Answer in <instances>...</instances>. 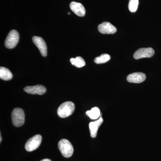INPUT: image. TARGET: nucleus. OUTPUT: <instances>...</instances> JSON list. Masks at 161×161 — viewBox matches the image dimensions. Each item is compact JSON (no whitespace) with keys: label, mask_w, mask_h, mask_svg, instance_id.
<instances>
[{"label":"nucleus","mask_w":161,"mask_h":161,"mask_svg":"<svg viewBox=\"0 0 161 161\" xmlns=\"http://www.w3.org/2000/svg\"><path fill=\"white\" fill-rule=\"evenodd\" d=\"M32 41L38 47L42 56L44 57H46L47 55V47L44 40L40 37L35 36L32 38Z\"/></svg>","instance_id":"0eeeda50"},{"label":"nucleus","mask_w":161,"mask_h":161,"mask_svg":"<svg viewBox=\"0 0 161 161\" xmlns=\"http://www.w3.org/2000/svg\"><path fill=\"white\" fill-rule=\"evenodd\" d=\"M42 142V136L40 135H36L30 138L25 145V149L28 152H31L37 149Z\"/></svg>","instance_id":"39448f33"},{"label":"nucleus","mask_w":161,"mask_h":161,"mask_svg":"<svg viewBox=\"0 0 161 161\" xmlns=\"http://www.w3.org/2000/svg\"><path fill=\"white\" fill-rule=\"evenodd\" d=\"M75 110V104L72 102L67 101L60 105L58 108L57 112L59 117L64 118L71 115Z\"/></svg>","instance_id":"f257e3e1"},{"label":"nucleus","mask_w":161,"mask_h":161,"mask_svg":"<svg viewBox=\"0 0 161 161\" xmlns=\"http://www.w3.org/2000/svg\"><path fill=\"white\" fill-rule=\"evenodd\" d=\"M146 79V75L142 73H134L130 74L127 77V80L131 83H140Z\"/></svg>","instance_id":"9d476101"},{"label":"nucleus","mask_w":161,"mask_h":161,"mask_svg":"<svg viewBox=\"0 0 161 161\" xmlns=\"http://www.w3.org/2000/svg\"><path fill=\"white\" fill-rule=\"evenodd\" d=\"M138 5V0H130L129 4V10L131 12H135L137 10Z\"/></svg>","instance_id":"f3484780"},{"label":"nucleus","mask_w":161,"mask_h":161,"mask_svg":"<svg viewBox=\"0 0 161 161\" xmlns=\"http://www.w3.org/2000/svg\"><path fill=\"white\" fill-rule=\"evenodd\" d=\"M40 161H52L51 160L49 159H44Z\"/></svg>","instance_id":"a211bd4d"},{"label":"nucleus","mask_w":161,"mask_h":161,"mask_svg":"<svg viewBox=\"0 0 161 161\" xmlns=\"http://www.w3.org/2000/svg\"><path fill=\"white\" fill-rule=\"evenodd\" d=\"M19 39V36L17 31L14 30L11 31L5 40V46L9 49L14 48L18 44Z\"/></svg>","instance_id":"20e7f679"},{"label":"nucleus","mask_w":161,"mask_h":161,"mask_svg":"<svg viewBox=\"0 0 161 161\" xmlns=\"http://www.w3.org/2000/svg\"><path fill=\"white\" fill-rule=\"evenodd\" d=\"M98 30L103 34H113L117 31L116 27L109 22H104L99 24Z\"/></svg>","instance_id":"6e6552de"},{"label":"nucleus","mask_w":161,"mask_h":161,"mask_svg":"<svg viewBox=\"0 0 161 161\" xmlns=\"http://www.w3.org/2000/svg\"><path fill=\"white\" fill-rule=\"evenodd\" d=\"M86 114L92 119H97L101 115L100 110L98 107H94L90 111H87Z\"/></svg>","instance_id":"4468645a"},{"label":"nucleus","mask_w":161,"mask_h":161,"mask_svg":"<svg viewBox=\"0 0 161 161\" xmlns=\"http://www.w3.org/2000/svg\"><path fill=\"white\" fill-rule=\"evenodd\" d=\"M72 65H75L78 68H81L86 65L84 60L80 57H76L75 58H71L70 60Z\"/></svg>","instance_id":"2eb2a0df"},{"label":"nucleus","mask_w":161,"mask_h":161,"mask_svg":"<svg viewBox=\"0 0 161 161\" xmlns=\"http://www.w3.org/2000/svg\"><path fill=\"white\" fill-rule=\"evenodd\" d=\"M69 6L72 11L78 16L83 17L85 15V9L81 3L73 2Z\"/></svg>","instance_id":"9b49d317"},{"label":"nucleus","mask_w":161,"mask_h":161,"mask_svg":"<svg viewBox=\"0 0 161 161\" xmlns=\"http://www.w3.org/2000/svg\"><path fill=\"white\" fill-rule=\"evenodd\" d=\"M58 148L62 155L64 157L70 158L73 155L74 148L71 143L68 140H60L58 143Z\"/></svg>","instance_id":"f03ea898"},{"label":"nucleus","mask_w":161,"mask_h":161,"mask_svg":"<svg viewBox=\"0 0 161 161\" xmlns=\"http://www.w3.org/2000/svg\"><path fill=\"white\" fill-rule=\"evenodd\" d=\"M154 54V50L151 47L142 48L134 53L133 57L136 60L143 58H150Z\"/></svg>","instance_id":"423d86ee"},{"label":"nucleus","mask_w":161,"mask_h":161,"mask_svg":"<svg viewBox=\"0 0 161 161\" xmlns=\"http://www.w3.org/2000/svg\"><path fill=\"white\" fill-rule=\"evenodd\" d=\"M24 91L26 93L32 95H42L46 92V89L42 85L28 86L24 88Z\"/></svg>","instance_id":"1a4fd4ad"},{"label":"nucleus","mask_w":161,"mask_h":161,"mask_svg":"<svg viewBox=\"0 0 161 161\" xmlns=\"http://www.w3.org/2000/svg\"><path fill=\"white\" fill-rule=\"evenodd\" d=\"M103 121L102 117L100 116L98 120L95 122H92L89 124V129L91 136L93 138L96 137L98 128L103 123Z\"/></svg>","instance_id":"f8f14e48"},{"label":"nucleus","mask_w":161,"mask_h":161,"mask_svg":"<svg viewBox=\"0 0 161 161\" xmlns=\"http://www.w3.org/2000/svg\"><path fill=\"white\" fill-rule=\"evenodd\" d=\"M11 117L12 123L14 126H21L25 122L24 111L20 108H16L13 110L12 112Z\"/></svg>","instance_id":"7ed1b4c3"},{"label":"nucleus","mask_w":161,"mask_h":161,"mask_svg":"<svg viewBox=\"0 0 161 161\" xmlns=\"http://www.w3.org/2000/svg\"><path fill=\"white\" fill-rule=\"evenodd\" d=\"M13 78L11 72L6 68L1 67L0 68V78L5 80H11Z\"/></svg>","instance_id":"ddd939ff"},{"label":"nucleus","mask_w":161,"mask_h":161,"mask_svg":"<svg viewBox=\"0 0 161 161\" xmlns=\"http://www.w3.org/2000/svg\"><path fill=\"white\" fill-rule=\"evenodd\" d=\"M0 137H1V139H0V142H2V136L0 135Z\"/></svg>","instance_id":"6ab92c4d"},{"label":"nucleus","mask_w":161,"mask_h":161,"mask_svg":"<svg viewBox=\"0 0 161 161\" xmlns=\"http://www.w3.org/2000/svg\"><path fill=\"white\" fill-rule=\"evenodd\" d=\"M68 14L69 15L70 14V13L69 12H68Z\"/></svg>","instance_id":"aec40b11"},{"label":"nucleus","mask_w":161,"mask_h":161,"mask_svg":"<svg viewBox=\"0 0 161 161\" xmlns=\"http://www.w3.org/2000/svg\"><path fill=\"white\" fill-rule=\"evenodd\" d=\"M110 59H111V57L108 54H103L99 57L95 58L94 61L97 64H100L106 63L110 60Z\"/></svg>","instance_id":"dca6fc26"}]
</instances>
